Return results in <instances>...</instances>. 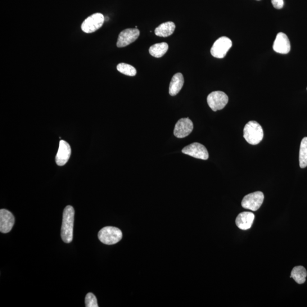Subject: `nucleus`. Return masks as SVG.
<instances>
[{
	"label": "nucleus",
	"mask_w": 307,
	"mask_h": 307,
	"mask_svg": "<svg viewBox=\"0 0 307 307\" xmlns=\"http://www.w3.org/2000/svg\"><path fill=\"white\" fill-rule=\"evenodd\" d=\"M75 210L71 206H67L63 214L61 237L65 243H70L73 240Z\"/></svg>",
	"instance_id": "f257e3e1"
},
{
	"label": "nucleus",
	"mask_w": 307,
	"mask_h": 307,
	"mask_svg": "<svg viewBox=\"0 0 307 307\" xmlns=\"http://www.w3.org/2000/svg\"><path fill=\"white\" fill-rule=\"evenodd\" d=\"M243 137L252 145L260 143L264 138V130L260 124L255 121L248 122L243 129Z\"/></svg>",
	"instance_id": "f03ea898"
},
{
	"label": "nucleus",
	"mask_w": 307,
	"mask_h": 307,
	"mask_svg": "<svg viewBox=\"0 0 307 307\" xmlns=\"http://www.w3.org/2000/svg\"><path fill=\"white\" fill-rule=\"evenodd\" d=\"M99 240L106 245H115L121 240L123 233L119 228L106 227L101 229L98 233Z\"/></svg>",
	"instance_id": "7ed1b4c3"
},
{
	"label": "nucleus",
	"mask_w": 307,
	"mask_h": 307,
	"mask_svg": "<svg viewBox=\"0 0 307 307\" xmlns=\"http://www.w3.org/2000/svg\"><path fill=\"white\" fill-rule=\"evenodd\" d=\"M264 200V193L261 191H257L248 194L241 202L243 209L256 211L260 209Z\"/></svg>",
	"instance_id": "20e7f679"
},
{
	"label": "nucleus",
	"mask_w": 307,
	"mask_h": 307,
	"mask_svg": "<svg viewBox=\"0 0 307 307\" xmlns=\"http://www.w3.org/2000/svg\"><path fill=\"white\" fill-rule=\"evenodd\" d=\"M232 46V42L229 38L222 37L214 43L211 49V55L216 58H223Z\"/></svg>",
	"instance_id": "39448f33"
},
{
	"label": "nucleus",
	"mask_w": 307,
	"mask_h": 307,
	"mask_svg": "<svg viewBox=\"0 0 307 307\" xmlns=\"http://www.w3.org/2000/svg\"><path fill=\"white\" fill-rule=\"evenodd\" d=\"M229 98L227 94L222 91H215L207 97L208 105L215 112L223 110L227 106Z\"/></svg>",
	"instance_id": "423d86ee"
},
{
	"label": "nucleus",
	"mask_w": 307,
	"mask_h": 307,
	"mask_svg": "<svg viewBox=\"0 0 307 307\" xmlns=\"http://www.w3.org/2000/svg\"><path fill=\"white\" fill-rule=\"evenodd\" d=\"M105 21V17L101 13H95L84 20L82 25V29L86 33H93L101 28Z\"/></svg>",
	"instance_id": "0eeeda50"
},
{
	"label": "nucleus",
	"mask_w": 307,
	"mask_h": 307,
	"mask_svg": "<svg viewBox=\"0 0 307 307\" xmlns=\"http://www.w3.org/2000/svg\"><path fill=\"white\" fill-rule=\"evenodd\" d=\"M182 152L184 155L195 158L197 159L207 160L209 158V154L206 147L199 143H193L185 147Z\"/></svg>",
	"instance_id": "6e6552de"
},
{
	"label": "nucleus",
	"mask_w": 307,
	"mask_h": 307,
	"mask_svg": "<svg viewBox=\"0 0 307 307\" xmlns=\"http://www.w3.org/2000/svg\"><path fill=\"white\" fill-rule=\"evenodd\" d=\"M139 34L140 31L136 28L127 29L121 31L117 40V46L120 48L128 46L137 39Z\"/></svg>",
	"instance_id": "1a4fd4ad"
},
{
	"label": "nucleus",
	"mask_w": 307,
	"mask_h": 307,
	"mask_svg": "<svg viewBox=\"0 0 307 307\" xmlns=\"http://www.w3.org/2000/svg\"><path fill=\"white\" fill-rule=\"evenodd\" d=\"M193 129L192 121L189 118H183L179 120L176 124L174 131L176 137L183 138L191 133Z\"/></svg>",
	"instance_id": "9d476101"
},
{
	"label": "nucleus",
	"mask_w": 307,
	"mask_h": 307,
	"mask_svg": "<svg viewBox=\"0 0 307 307\" xmlns=\"http://www.w3.org/2000/svg\"><path fill=\"white\" fill-rule=\"evenodd\" d=\"M15 222L14 216L10 211L0 210V231L3 233L10 232Z\"/></svg>",
	"instance_id": "9b49d317"
},
{
	"label": "nucleus",
	"mask_w": 307,
	"mask_h": 307,
	"mask_svg": "<svg viewBox=\"0 0 307 307\" xmlns=\"http://www.w3.org/2000/svg\"><path fill=\"white\" fill-rule=\"evenodd\" d=\"M71 155L70 144L64 140H61L60 147L56 157V163L58 166H64L69 161Z\"/></svg>",
	"instance_id": "f8f14e48"
},
{
	"label": "nucleus",
	"mask_w": 307,
	"mask_h": 307,
	"mask_svg": "<svg viewBox=\"0 0 307 307\" xmlns=\"http://www.w3.org/2000/svg\"><path fill=\"white\" fill-rule=\"evenodd\" d=\"M273 49L275 52L282 54H286L290 52V42L286 34L279 33L277 35L274 42Z\"/></svg>",
	"instance_id": "ddd939ff"
},
{
	"label": "nucleus",
	"mask_w": 307,
	"mask_h": 307,
	"mask_svg": "<svg viewBox=\"0 0 307 307\" xmlns=\"http://www.w3.org/2000/svg\"><path fill=\"white\" fill-rule=\"evenodd\" d=\"M255 216L250 212H243L238 215L236 219V224L238 228L246 230L251 228Z\"/></svg>",
	"instance_id": "4468645a"
},
{
	"label": "nucleus",
	"mask_w": 307,
	"mask_h": 307,
	"mask_svg": "<svg viewBox=\"0 0 307 307\" xmlns=\"http://www.w3.org/2000/svg\"><path fill=\"white\" fill-rule=\"evenodd\" d=\"M184 83L183 76L181 73L174 75L170 84L169 93L170 95L172 96L177 95L182 89Z\"/></svg>",
	"instance_id": "2eb2a0df"
},
{
	"label": "nucleus",
	"mask_w": 307,
	"mask_h": 307,
	"mask_svg": "<svg viewBox=\"0 0 307 307\" xmlns=\"http://www.w3.org/2000/svg\"><path fill=\"white\" fill-rule=\"evenodd\" d=\"M176 26L174 22H166L162 24L155 30L156 35L161 37H168L174 32Z\"/></svg>",
	"instance_id": "dca6fc26"
},
{
	"label": "nucleus",
	"mask_w": 307,
	"mask_h": 307,
	"mask_svg": "<svg viewBox=\"0 0 307 307\" xmlns=\"http://www.w3.org/2000/svg\"><path fill=\"white\" fill-rule=\"evenodd\" d=\"M168 49L169 45L167 43H156L149 48V53L153 57L161 58L168 52Z\"/></svg>",
	"instance_id": "f3484780"
},
{
	"label": "nucleus",
	"mask_w": 307,
	"mask_h": 307,
	"mask_svg": "<svg viewBox=\"0 0 307 307\" xmlns=\"http://www.w3.org/2000/svg\"><path fill=\"white\" fill-rule=\"evenodd\" d=\"M306 276V269L303 266H298L292 269L290 277L294 279L297 283L301 284L305 282Z\"/></svg>",
	"instance_id": "a211bd4d"
},
{
	"label": "nucleus",
	"mask_w": 307,
	"mask_h": 307,
	"mask_svg": "<svg viewBox=\"0 0 307 307\" xmlns=\"http://www.w3.org/2000/svg\"><path fill=\"white\" fill-rule=\"evenodd\" d=\"M299 165L301 168L307 166V137L302 139L299 151Z\"/></svg>",
	"instance_id": "6ab92c4d"
},
{
	"label": "nucleus",
	"mask_w": 307,
	"mask_h": 307,
	"mask_svg": "<svg viewBox=\"0 0 307 307\" xmlns=\"http://www.w3.org/2000/svg\"><path fill=\"white\" fill-rule=\"evenodd\" d=\"M117 69L121 73L130 76H134L137 74V70L135 68L126 63H121L117 66Z\"/></svg>",
	"instance_id": "aec40b11"
},
{
	"label": "nucleus",
	"mask_w": 307,
	"mask_h": 307,
	"mask_svg": "<svg viewBox=\"0 0 307 307\" xmlns=\"http://www.w3.org/2000/svg\"><path fill=\"white\" fill-rule=\"evenodd\" d=\"M85 303L87 307H98L96 297L92 293H87L85 296Z\"/></svg>",
	"instance_id": "412c9836"
},
{
	"label": "nucleus",
	"mask_w": 307,
	"mask_h": 307,
	"mask_svg": "<svg viewBox=\"0 0 307 307\" xmlns=\"http://www.w3.org/2000/svg\"><path fill=\"white\" fill-rule=\"evenodd\" d=\"M273 7L277 10H281L283 7V0H272Z\"/></svg>",
	"instance_id": "4be33fe9"
},
{
	"label": "nucleus",
	"mask_w": 307,
	"mask_h": 307,
	"mask_svg": "<svg viewBox=\"0 0 307 307\" xmlns=\"http://www.w3.org/2000/svg\"><path fill=\"white\" fill-rule=\"evenodd\" d=\"M258 1H259V0H258Z\"/></svg>",
	"instance_id": "5701e85b"
}]
</instances>
